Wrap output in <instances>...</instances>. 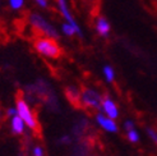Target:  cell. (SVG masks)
Segmentation results:
<instances>
[{"label": "cell", "mask_w": 157, "mask_h": 156, "mask_svg": "<svg viewBox=\"0 0 157 156\" xmlns=\"http://www.w3.org/2000/svg\"><path fill=\"white\" fill-rule=\"evenodd\" d=\"M15 107H17L18 115L23 119V122L26 123V127H28L32 132H35V133L40 135L41 133L40 123H38L35 113L31 110L28 103L25 100V97L21 95V92H18L17 96H15Z\"/></svg>", "instance_id": "obj_1"}, {"label": "cell", "mask_w": 157, "mask_h": 156, "mask_svg": "<svg viewBox=\"0 0 157 156\" xmlns=\"http://www.w3.org/2000/svg\"><path fill=\"white\" fill-rule=\"evenodd\" d=\"M33 48L41 57L48 58V59H58L61 55L60 45L52 37L41 36L36 38L33 42Z\"/></svg>", "instance_id": "obj_2"}, {"label": "cell", "mask_w": 157, "mask_h": 156, "mask_svg": "<svg viewBox=\"0 0 157 156\" xmlns=\"http://www.w3.org/2000/svg\"><path fill=\"white\" fill-rule=\"evenodd\" d=\"M28 22L29 25L32 26L37 32L42 33L44 36H48V37H52L55 40L59 38V32L58 29L55 28L54 25L46 19L44 15H41L40 13H36V12H32L28 14Z\"/></svg>", "instance_id": "obj_3"}, {"label": "cell", "mask_w": 157, "mask_h": 156, "mask_svg": "<svg viewBox=\"0 0 157 156\" xmlns=\"http://www.w3.org/2000/svg\"><path fill=\"white\" fill-rule=\"evenodd\" d=\"M101 103H102V96L101 93L93 88L84 87L81 91V105L83 107L92 109V110H100Z\"/></svg>", "instance_id": "obj_4"}, {"label": "cell", "mask_w": 157, "mask_h": 156, "mask_svg": "<svg viewBox=\"0 0 157 156\" xmlns=\"http://www.w3.org/2000/svg\"><path fill=\"white\" fill-rule=\"evenodd\" d=\"M58 9L61 14V17L65 19V22H68L69 25H72L75 29V32L77 35L79 36V37H83V32H82V28L81 26L78 25V22L75 21L74 18V15L72 14V10H70V8L68 5V2L67 0H58Z\"/></svg>", "instance_id": "obj_5"}, {"label": "cell", "mask_w": 157, "mask_h": 156, "mask_svg": "<svg viewBox=\"0 0 157 156\" xmlns=\"http://www.w3.org/2000/svg\"><path fill=\"white\" fill-rule=\"evenodd\" d=\"M96 122L101 128H102L104 131H106V132H109V133H116V132L119 131V127H117L115 119L105 115L104 113H97L96 114Z\"/></svg>", "instance_id": "obj_6"}, {"label": "cell", "mask_w": 157, "mask_h": 156, "mask_svg": "<svg viewBox=\"0 0 157 156\" xmlns=\"http://www.w3.org/2000/svg\"><path fill=\"white\" fill-rule=\"evenodd\" d=\"M101 111L105 115L110 116L113 119H116L119 116V107H117L116 103L109 96L102 97V103H101Z\"/></svg>", "instance_id": "obj_7"}, {"label": "cell", "mask_w": 157, "mask_h": 156, "mask_svg": "<svg viewBox=\"0 0 157 156\" xmlns=\"http://www.w3.org/2000/svg\"><path fill=\"white\" fill-rule=\"evenodd\" d=\"M95 28H96V32L101 37H107L110 32H111V25H110V22L105 17H97L95 22Z\"/></svg>", "instance_id": "obj_8"}, {"label": "cell", "mask_w": 157, "mask_h": 156, "mask_svg": "<svg viewBox=\"0 0 157 156\" xmlns=\"http://www.w3.org/2000/svg\"><path fill=\"white\" fill-rule=\"evenodd\" d=\"M10 129L13 132V135H15V136H22L23 133H25L26 123L23 122V119L18 114L10 118Z\"/></svg>", "instance_id": "obj_9"}, {"label": "cell", "mask_w": 157, "mask_h": 156, "mask_svg": "<svg viewBox=\"0 0 157 156\" xmlns=\"http://www.w3.org/2000/svg\"><path fill=\"white\" fill-rule=\"evenodd\" d=\"M65 95H67V99H68L73 105H75V106L81 105V92L78 91L75 87H73V86L68 87V88L65 90Z\"/></svg>", "instance_id": "obj_10"}, {"label": "cell", "mask_w": 157, "mask_h": 156, "mask_svg": "<svg viewBox=\"0 0 157 156\" xmlns=\"http://www.w3.org/2000/svg\"><path fill=\"white\" fill-rule=\"evenodd\" d=\"M102 73H104L105 80L109 83H113L115 81V71H114V68L111 65H105L102 68Z\"/></svg>", "instance_id": "obj_11"}, {"label": "cell", "mask_w": 157, "mask_h": 156, "mask_svg": "<svg viewBox=\"0 0 157 156\" xmlns=\"http://www.w3.org/2000/svg\"><path fill=\"white\" fill-rule=\"evenodd\" d=\"M127 138H128V141L132 142V143H138L139 139H140L139 132L136 128H132V129L127 131Z\"/></svg>", "instance_id": "obj_12"}, {"label": "cell", "mask_w": 157, "mask_h": 156, "mask_svg": "<svg viewBox=\"0 0 157 156\" xmlns=\"http://www.w3.org/2000/svg\"><path fill=\"white\" fill-rule=\"evenodd\" d=\"M61 32H63V35H65L67 37H72V36L77 35L74 27L72 25H69L68 22H64L61 25Z\"/></svg>", "instance_id": "obj_13"}, {"label": "cell", "mask_w": 157, "mask_h": 156, "mask_svg": "<svg viewBox=\"0 0 157 156\" xmlns=\"http://www.w3.org/2000/svg\"><path fill=\"white\" fill-rule=\"evenodd\" d=\"M26 4V0H8V5L12 10H21Z\"/></svg>", "instance_id": "obj_14"}, {"label": "cell", "mask_w": 157, "mask_h": 156, "mask_svg": "<svg viewBox=\"0 0 157 156\" xmlns=\"http://www.w3.org/2000/svg\"><path fill=\"white\" fill-rule=\"evenodd\" d=\"M146 132H147L148 137H150V138L152 139V142L157 146V132H156L153 128H147V129H146Z\"/></svg>", "instance_id": "obj_15"}, {"label": "cell", "mask_w": 157, "mask_h": 156, "mask_svg": "<svg viewBox=\"0 0 157 156\" xmlns=\"http://www.w3.org/2000/svg\"><path fill=\"white\" fill-rule=\"evenodd\" d=\"M32 155L33 156H45V151L41 146H35L32 150Z\"/></svg>", "instance_id": "obj_16"}, {"label": "cell", "mask_w": 157, "mask_h": 156, "mask_svg": "<svg viewBox=\"0 0 157 156\" xmlns=\"http://www.w3.org/2000/svg\"><path fill=\"white\" fill-rule=\"evenodd\" d=\"M33 2L42 9H48L49 8V0H33Z\"/></svg>", "instance_id": "obj_17"}, {"label": "cell", "mask_w": 157, "mask_h": 156, "mask_svg": "<svg viewBox=\"0 0 157 156\" xmlns=\"http://www.w3.org/2000/svg\"><path fill=\"white\" fill-rule=\"evenodd\" d=\"M132 128H136V123L133 122V120H130V119L125 120V122H124V129H125V131H129V129H132Z\"/></svg>", "instance_id": "obj_18"}, {"label": "cell", "mask_w": 157, "mask_h": 156, "mask_svg": "<svg viewBox=\"0 0 157 156\" xmlns=\"http://www.w3.org/2000/svg\"><path fill=\"white\" fill-rule=\"evenodd\" d=\"M18 113H17V107H9V109H8V110H6V115L8 116H9V118H12V116H14V115H17Z\"/></svg>", "instance_id": "obj_19"}, {"label": "cell", "mask_w": 157, "mask_h": 156, "mask_svg": "<svg viewBox=\"0 0 157 156\" xmlns=\"http://www.w3.org/2000/svg\"><path fill=\"white\" fill-rule=\"evenodd\" d=\"M61 142H64V143H69V142H70V138H69L68 136H64V137L61 138Z\"/></svg>", "instance_id": "obj_20"}]
</instances>
